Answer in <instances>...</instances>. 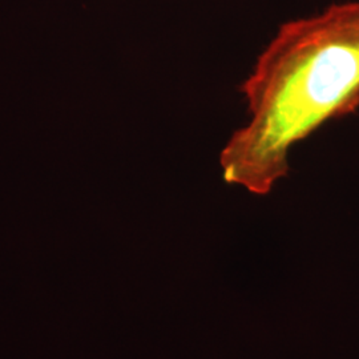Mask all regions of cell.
<instances>
[{"label":"cell","mask_w":359,"mask_h":359,"mask_svg":"<svg viewBox=\"0 0 359 359\" xmlns=\"http://www.w3.org/2000/svg\"><path fill=\"white\" fill-rule=\"evenodd\" d=\"M240 93L249 117L219 154L222 179L266 196L298 142L359 108V1L281 25Z\"/></svg>","instance_id":"1"}]
</instances>
